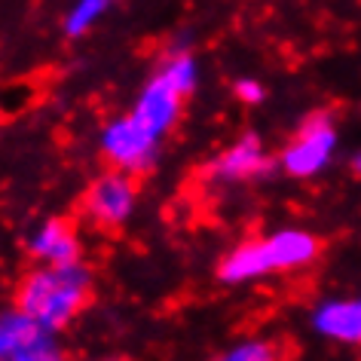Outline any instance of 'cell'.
<instances>
[{"mask_svg": "<svg viewBox=\"0 0 361 361\" xmlns=\"http://www.w3.org/2000/svg\"><path fill=\"white\" fill-rule=\"evenodd\" d=\"M89 294H92V273L83 267V260L68 267L47 264L22 279L16 303L22 312L37 319L43 328L59 331L83 310Z\"/></svg>", "mask_w": 361, "mask_h": 361, "instance_id": "6da1fadb", "label": "cell"}, {"mask_svg": "<svg viewBox=\"0 0 361 361\" xmlns=\"http://www.w3.org/2000/svg\"><path fill=\"white\" fill-rule=\"evenodd\" d=\"M98 147H102L104 159L111 162L114 169L135 175V171H147L150 162L157 159L159 138L144 129L132 114H126L104 126L102 138H98Z\"/></svg>", "mask_w": 361, "mask_h": 361, "instance_id": "7a4b0ae2", "label": "cell"}, {"mask_svg": "<svg viewBox=\"0 0 361 361\" xmlns=\"http://www.w3.org/2000/svg\"><path fill=\"white\" fill-rule=\"evenodd\" d=\"M135 200H138V187H135L132 175L114 169V171L98 175L92 184H89V190L83 196V212L95 227L114 230L132 218Z\"/></svg>", "mask_w": 361, "mask_h": 361, "instance_id": "3957f363", "label": "cell"}, {"mask_svg": "<svg viewBox=\"0 0 361 361\" xmlns=\"http://www.w3.org/2000/svg\"><path fill=\"white\" fill-rule=\"evenodd\" d=\"M334 150H337V129L324 114H315L282 150V169L291 178H312L331 162Z\"/></svg>", "mask_w": 361, "mask_h": 361, "instance_id": "277c9868", "label": "cell"}, {"mask_svg": "<svg viewBox=\"0 0 361 361\" xmlns=\"http://www.w3.org/2000/svg\"><path fill=\"white\" fill-rule=\"evenodd\" d=\"M52 346H59L52 331L43 328L28 312H22L19 306L0 315V355L4 361H25Z\"/></svg>", "mask_w": 361, "mask_h": 361, "instance_id": "5b68a950", "label": "cell"}, {"mask_svg": "<svg viewBox=\"0 0 361 361\" xmlns=\"http://www.w3.org/2000/svg\"><path fill=\"white\" fill-rule=\"evenodd\" d=\"M180 102H184V95H180L178 89L171 86L162 74H153V77L147 80V86L141 89L138 102H135V107H132V116H135V120H138L150 135L162 138V135H166L171 126L178 123V116H180Z\"/></svg>", "mask_w": 361, "mask_h": 361, "instance_id": "8992f818", "label": "cell"}, {"mask_svg": "<svg viewBox=\"0 0 361 361\" xmlns=\"http://www.w3.org/2000/svg\"><path fill=\"white\" fill-rule=\"evenodd\" d=\"M269 169V157L260 144L257 135H242L236 144H230L224 153L212 159L209 175L214 180H224V184H236V180H248L257 178Z\"/></svg>", "mask_w": 361, "mask_h": 361, "instance_id": "52a82bcc", "label": "cell"}, {"mask_svg": "<svg viewBox=\"0 0 361 361\" xmlns=\"http://www.w3.org/2000/svg\"><path fill=\"white\" fill-rule=\"evenodd\" d=\"M264 242V255L273 273H285V269H300L319 257V239L306 230L288 227L279 233H269Z\"/></svg>", "mask_w": 361, "mask_h": 361, "instance_id": "ba28073f", "label": "cell"}, {"mask_svg": "<svg viewBox=\"0 0 361 361\" xmlns=\"http://www.w3.org/2000/svg\"><path fill=\"white\" fill-rule=\"evenodd\" d=\"M312 328L334 343H361V297L349 300H324L312 310Z\"/></svg>", "mask_w": 361, "mask_h": 361, "instance_id": "9c48e42d", "label": "cell"}, {"mask_svg": "<svg viewBox=\"0 0 361 361\" xmlns=\"http://www.w3.org/2000/svg\"><path fill=\"white\" fill-rule=\"evenodd\" d=\"M28 251L34 260L49 267H68L80 260V239L71 224L65 221H47L43 227L34 230V236L28 239Z\"/></svg>", "mask_w": 361, "mask_h": 361, "instance_id": "30bf717a", "label": "cell"}, {"mask_svg": "<svg viewBox=\"0 0 361 361\" xmlns=\"http://www.w3.org/2000/svg\"><path fill=\"white\" fill-rule=\"evenodd\" d=\"M273 269L267 264L264 255V242H245V245L233 248L227 257L221 260V279L230 285H242V282H255V279L269 276Z\"/></svg>", "mask_w": 361, "mask_h": 361, "instance_id": "8fae6325", "label": "cell"}, {"mask_svg": "<svg viewBox=\"0 0 361 361\" xmlns=\"http://www.w3.org/2000/svg\"><path fill=\"white\" fill-rule=\"evenodd\" d=\"M157 74L166 77L180 95H190L196 89V83H200V65H196V59L190 56V52H184V49L171 52V56L159 65Z\"/></svg>", "mask_w": 361, "mask_h": 361, "instance_id": "7c38bea8", "label": "cell"}, {"mask_svg": "<svg viewBox=\"0 0 361 361\" xmlns=\"http://www.w3.org/2000/svg\"><path fill=\"white\" fill-rule=\"evenodd\" d=\"M104 10H107V0H77L65 16V34L68 37H83L104 16Z\"/></svg>", "mask_w": 361, "mask_h": 361, "instance_id": "4fadbf2b", "label": "cell"}, {"mask_svg": "<svg viewBox=\"0 0 361 361\" xmlns=\"http://www.w3.org/2000/svg\"><path fill=\"white\" fill-rule=\"evenodd\" d=\"M218 361H279V349L269 340H245L224 352Z\"/></svg>", "mask_w": 361, "mask_h": 361, "instance_id": "5bb4252c", "label": "cell"}, {"mask_svg": "<svg viewBox=\"0 0 361 361\" xmlns=\"http://www.w3.org/2000/svg\"><path fill=\"white\" fill-rule=\"evenodd\" d=\"M236 95L242 98V102H248V104H257V102H264V86H260L257 80L245 77V80H239L236 83Z\"/></svg>", "mask_w": 361, "mask_h": 361, "instance_id": "9a60e30c", "label": "cell"}, {"mask_svg": "<svg viewBox=\"0 0 361 361\" xmlns=\"http://www.w3.org/2000/svg\"><path fill=\"white\" fill-rule=\"evenodd\" d=\"M25 361H68V358L61 355V349H59V346H52V349L40 352V355H34V358H25Z\"/></svg>", "mask_w": 361, "mask_h": 361, "instance_id": "2e32d148", "label": "cell"}, {"mask_svg": "<svg viewBox=\"0 0 361 361\" xmlns=\"http://www.w3.org/2000/svg\"><path fill=\"white\" fill-rule=\"evenodd\" d=\"M355 171H358V175H361V153H358V157H355Z\"/></svg>", "mask_w": 361, "mask_h": 361, "instance_id": "e0dca14e", "label": "cell"}, {"mask_svg": "<svg viewBox=\"0 0 361 361\" xmlns=\"http://www.w3.org/2000/svg\"><path fill=\"white\" fill-rule=\"evenodd\" d=\"M0 361H4V355H0Z\"/></svg>", "mask_w": 361, "mask_h": 361, "instance_id": "ac0fdd59", "label": "cell"}]
</instances>
